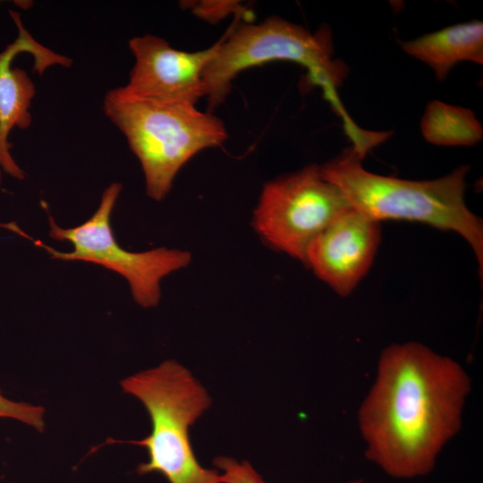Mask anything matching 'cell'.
Masks as SVG:
<instances>
[{"label":"cell","instance_id":"5bb4252c","mask_svg":"<svg viewBox=\"0 0 483 483\" xmlns=\"http://www.w3.org/2000/svg\"><path fill=\"white\" fill-rule=\"evenodd\" d=\"M182 5L183 8L190 9L198 18L210 23H216L230 14H237L244 11L239 1H185Z\"/></svg>","mask_w":483,"mask_h":483},{"label":"cell","instance_id":"8fae6325","mask_svg":"<svg viewBox=\"0 0 483 483\" xmlns=\"http://www.w3.org/2000/svg\"><path fill=\"white\" fill-rule=\"evenodd\" d=\"M400 45L406 54L428 64L436 78L443 80L460 62L483 64V23L472 21L455 24Z\"/></svg>","mask_w":483,"mask_h":483},{"label":"cell","instance_id":"8992f818","mask_svg":"<svg viewBox=\"0 0 483 483\" xmlns=\"http://www.w3.org/2000/svg\"><path fill=\"white\" fill-rule=\"evenodd\" d=\"M121 191L119 182L108 185L94 214L75 227L63 228L48 216L49 236L58 242H70L72 245L70 251L55 250L21 231L20 233L33 240L35 245L45 250L52 258L93 263L119 274L128 282L132 298L139 305L155 307L161 298L162 279L186 267L191 256L188 251L165 247L134 252L120 246L112 230L111 216Z\"/></svg>","mask_w":483,"mask_h":483},{"label":"cell","instance_id":"7c38bea8","mask_svg":"<svg viewBox=\"0 0 483 483\" xmlns=\"http://www.w3.org/2000/svg\"><path fill=\"white\" fill-rule=\"evenodd\" d=\"M420 129L427 141L438 146H472L483 136L482 126L471 110L439 100L427 106Z\"/></svg>","mask_w":483,"mask_h":483},{"label":"cell","instance_id":"7a4b0ae2","mask_svg":"<svg viewBox=\"0 0 483 483\" xmlns=\"http://www.w3.org/2000/svg\"><path fill=\"white\" fill-rule=\"evenodd\" d=\"M352 147L319 167L324 179L335 185L350 206L375 221L407 220L461 234L483 269L482 221L466 206L465 178L462 165L451 174L430 181H410L370 173Z\"/></svg>","mask_w":483,"mask_h":483},{"label":"cell","instance_id":"277c9868","mask_svg":"<svg viewBox=\"0 0 483 483\" xmlns=\"http://www.w3.org/2000/svg\"><path fill=\"white\" fill-rule=\"evenodd\" d=\"M243 12L235 15L216 57L204 70L208 112L224 103L241 72L273 61H290L306 68L310 82L319 86L333 107L346 116L336 90L347 67L332 58L329 29L323 27L311 33L280 17H268L256 24L240 23Z\"/></svg>","mask_w":483,"mask_h":483},{"label":"cell","instance_id":"52a82bcc","mask_svg":"<svg viewBox=\"0 0 483 483\" xmlns=\"http://www.w3.org/2000/svg\"><path fill=\"white\" fill-rule=\"evenodd\" d=\"M351 208L319 166L311 165L264 185L252 225L269 247L305 263L310 242Z\"/></svg>","mask_w":483,"mask_h":483},{"label":"cell","instance_id":"30bf717a","mask_svg":"<svg viewBox=\"0 0 483 483\" xmlns=\"http://www.w3.org/2000/svg\"><path fill=\"white\" fill-rule=\"evenodd\" d=\"M19 34L16 39L0 53V167L15 179H24V173L13 158L8 135L13 127L26 129L31 124L29 111L36 94L33 81L21 68H13L12 62L20 53L34 58V70L43 75L52 65L69 67L72 61L39 44L23 27L20 13L10 11Z\"/></svg>","mask_w":483,"mask_h":483},{"label":"cell","instance_id":"9c48e42d","mask_svg":"<svg viewBox=\"0 0 483 483\" xmlns=\"http://www.w3.org/2000/svg\"><path fill=\"white\" fill-rule=\"evenodd\" d=\"M379 242V222L351 208L310 242L305 264L335 292L347 296L369 271Z\"/></svg>","mask_w":483,"mask_h":483},{"label":"cell","instance_id":"ba28073f","mask_svg":"<svg viewBox=\"0 0 483 483\" xmlns=\"http://www.w3.org/2000/svg\"><path fill=\"white\" fill-rule=\"evenodd\" d=\"M221 42L222 38L206 49L186 52L151 34L132 38L129 48L135 63L123 88L140 97L196 106L206 97L203 72Z\"/></svg>","mask_w":483,"mask_h":483},{"label":"cell","instance_id":"5b68a950","mask_svg":"<svg viewBox=\"0 0 483 483\" xmlns=\"http://www.w3.org/2000/svg\"><path fill=\"white\" fill-rule=\"evenodd\" d=\"M121 386L143 403L152 424L147 437L126 441L148 450V461L138 465V474L157 472L169 483H220L219 471L200 465L190 441L189 428L211 399L186 368L165 360L123 379Z\"/></svg>","mask_w":483,"mask_h":483},{"label":"cell","instance_id":"4fadbf2b","mask_svg":"<svg viewBox=\"0 0 483 483\" xmlns=\"http://www.w3.org/2000/svg\"><path fill=\"white\" fill-rule=\"evenodd\" d=\"M214 463L221 470L220 483H265L262 477L247 461L240 462L231 457L220 456L214 460ZM347 483H362V480L354 479Z\"/></svg>","mask_w":483,"mask_h":483},{"label":"cell","instance_id":"2e32d148","mask_svg":"<svg viewBox=\"0 0 483 483\" xmlns=\"http://www.w3.org/2000/svg\"><path fill=\"white\" fill-rule=\"evenodd\" d=\"M1 182H2V169L0 167V184H1Z\"/></svg>","mask_w":483,"mask_h":483},{"label":"cell","instance_id":"9a60e30c","mask_svg":"<svg viewBox=\"0 0 483 483\" xmlns=\"http://www.w3.org/2000/svg\"><path fill=\"white\" fill-rule=\"evenodd\" d=\"M44 412L45 410L41 406L5 398L0 390V418L14 419L43 432L45 428Z\"/></svg>","mask_w":483,"mask_h":483},{"label":"cell","instance_id":"3957f363","mask_svg":"<svg viewBox=\"0 0 483 483\" xmlns=\"http://www.w3.org/2000/svg\"><path fill=\"white\" fill-rule=\"evenodd\" d=\"M103 107L125 136L140 163L147 194L157 201L166 197L178 172L191 158L227 139L224 123L210 112L137 97L123 87L106 94Z\"/></svg>","mask_w":483,"mask_h":483},{"label":"cell","instance_id":"6da1fadb","mask_svg":"<svg viewBox=\"0 0 483 483\" xmlns=\"http://www.w3.org/2000/svg\"><path fill=\"white\" fill-rule=\"evenodd\" d=\"M470 378L449 357L415 342L392 344L358 412L366 457L386 474H428L457 434Z\"/></svg>","mask_w":483,"mask_h":483}]
</instances>
